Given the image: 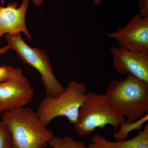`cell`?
Returning a JSON list of instances; mask_svg holds the SVG:
<instances>
[{"label": "cell", "mask_w": 148, "mask_h": 148, "mask_svg": "<svg viewBox=\"0 0 148 148\" xmlns=\"http://www.w3.org/2000/svg\"><path fill=\"white\" fill-rule=\"evenodd\" d=\"M2 121L8 128L15 148H43L54 136L29 107L3 113Z\"/></svg>", "instance_id": "cell-1"}, {"label": "cell", "mask_w": 148, "mask_h": 148, "mask_svg": "<svg viewBox=\"0 0 148 148\" xmlns=\"http://www.w3.org/2000/svg\"><path fill=\"white\" fill-rule=\"evenodd\" d=\"M114 108L127 122L140 119L148 112V84L131 75L109 83L105 94Z\"/></svg>", "instance_id": "cell-2"}, {"label": "cell", "mask_w": 148, "mask_h": 148, "mask_svg": "<svg viewBox=\"0 0 148 148\" xmlns=\"http://www.w3.org/2000/svg\"><path fill=\"white\" fill-rule=\"evenodd\" d=\"M125 120V116L111 105L105 94L88 92L74 125L77 134L84 137L92 134L96 128L107 125L114 127L115 132Z\"/></svg>", "instance_id": "cell-3"}, {"label": "cell", "mask_w": 148, "mask_h": 148, "mask_svg": "<svg viewBox=\"0 0 148 148\" xmlns=\"http://www.w3.org/2000/svg\"><path fill=\"white\" fill-rule=\"evenodd\" d=\"M84 83L69 82L64 92L56 98L46 96L40 103L36 113L41 122L47 127L57 117L64 116L73 124L76 122L81 106L87 97Z\"/></svg>", "instance_id": "cell-4"}, {"label": "cell", "mask_w": 148, "mask_h": 148, "mask_svg": "<svg viewBox=\"0 0 148 148\" xmlns=\"http://www.w3.org/2000/svg\"><path fill=\"white\" fill-rule=\"evenodd\" d=\"M7 45L14 51L18 58L36 70L47 97L56 98L65 90L56 77L52 65L45 51L29 46L22 39L20 34H7L5 37Z\"/></svg>", "instance_id": "cell-5"}, {"label": "cell", "mask_w": 148, "mask_h": 148, "mask_svg": "<svg viewBox=\"0 0 148 148\" xmlns=\"http://www.w3.org/2000/svg\"><path fill=\"white\" fill-rule=\"evenodd\" d=\"M107 36L115 40L120 47L148 53V16L134 14L125 26Z\"/></svg>", "instance_id": "cell-6"}, {"label": "cell", "mask_w": 148, "mask_h": 148, "mask_svg": "<svg viewBox=\"0 0 148 148\" xmlns=\"http://www.w3.org/2000/svg\"><path fill=\"white\" fill-rule=\"evenodd\" d=\"M34 96V88L21 69L13 78L0 82V113L25 107Z\"/></svg>", "instance_id": "cell-7"}, {"label": "cell", "mask_w": 148, "mask_h": 148, "mask_svg": "<svg viewBox=\"0 0 148 148\" xmlns=\"http://www.w3.org/2000/svg\"><path fill=\"white\" fill-rule=\"evenodd\" d=\"M113 67L119 73L130 75L148 84V53L112 47Z\"/></svg>", "instance_id": "cell-8"}, {"label": "cell", "mask_w": 148, "mask_h": 148, "mask_svg": "<svg viewBox=\"0 0 148 148\" xmlns=\"http://www.w3.org/2000/svg\"><path fill=\"white\" fill-rule=\"evenodd\" d=\"M29 0H23L18 6L16 2L9 3L5 7L0 5V39L3 35L24 33L32 40L26 24V15Z\"/></svg>", "instance_id": "cell-9"}, {"label": "cell", "mask_w": 148, "mask_h": 148, "mask_svg": "<svg viewBox=\"0 0 148 148\" xmlns=\"http://www.w3.org/2000/svg\"><path fill=\"white\" fill-rule=\"evenodd\" d=\"M87 148H148V124L143 131L128 140L112 142L105 136L95 133L90 140Z\"/></svg>", "instance_id": "cell-10"}, {"label": "cell", "mask_w": 148, "mask_h": 148, "mask_svg": "<svg viewBox=\"0 0 148 148\" xmlns=\"http://www.w3.org/2000/svg\"><path fill=\"white\" fill-rule=\"evenodd\" d=\"M148 120L147 114L140 119L135 121L124 122L119 125V128L114 132L113 137L116 141L125 140L129 136L130 133L133 130H141L143 125Z\"/></svg>", "instance_id": "cell-11"}, {"label": "cell", "mask_w": 148, "mask_h": 148, "mask_svg": "<svg viewBox=\"0 0 148 148\" xmlns=\"http://www.w3.org/2000/svg\"><path fill=\"white\" fill-rule=\"evenodd\" d=\"M48 145L52 148H87L84 142L76 141L69 135L62 137L53 136Z\"/></svg>", "instance_id": "cell-12"}, {"label": "cell", "mask_w": 148, "mask_h": 148, "mask_svg": "<svg viewBox=\"0 0 148 148\" xmlns=\"http://www.w3.org/2000/svg\"><path fill=\"white\" fill-rule=\"evenodd\" d=\"M21 69L19 67L15 68L11 66H0V82L13 78Z\"/></svg>", "instance_id": "cell-13"}, {"label": "cell", "mask_w": 148, "mask_h": 148, "mask_svg": "<svg viewBox=\"0 0 148 148\" xmlns=\"http://www.w3.org/2000/svg\"><path fill=\"white\" fill-rule=\"evenodd\" d=\"M0 148H15L10 132L4 124L0 128Z\"/></svg>", "instance_id": "cell-14"}, {"label": "cell", "mask_w": 148, "mask_h": 148, "mask_svg": "<svg viewBox=\"0 0 148 148\" xmlns=\"http://www.w3.org/2000/svg\"><path fill=\"white\" fill-rule=\"evenodd\" d=\"M139 8L138 14L143 17L148 16V0H139L138 2Z\"/></svg>", "instance_id": "cell-15"}, {"label": "cell", "mask_w": 148, "mask_h": 148, "mask_svg": "<svg viewBox=\"0 0 148 148\" xmlns=\"http://www.w3.org/2000/svg\"><path fill=\"white\" fill-rule=\"evenodd\" d=\"M10 50V47L8 45L0 48V55L5 54L8 52V51Z\"/></svg>", "instance_id": "cell-16"}, {"label": "cell", "mask_w": 148, "mask_h": 148, "mask_svg": "<svg viewBox=\"0 0 148 148\" xmlns=\"http://www.w3.org/2000/svg\"><path fill=\"white\" fill-rule=\"evenodd\" d=\"M32 2L34 3L36 5L41 6L43 3V0H31Z\"/></svg>", "instance_id": "cell-17"}, {"label": "cell", "mask_w": 148, "mask_h": 148, "mask_svg": "<svg viewBox=\"0 0 148 148\" xmlns=\"http://www.w3.org/2000/svg\"><path fill=\"white\" fill-rule=\"evenodd\" d=\"M92 1L95 5H98L101 3L103 0H92Z\"/></svg>", "instance_id": "cell-18"}, {"label": "cell", "mask_w": 148, "mask_h": 148, "mask_svg": "<svg viewBox=\"0 0 148 148\" xmlns=\"http://www.w3.org/2000/svg\"><path fill=\"white\" fill-rule=\"evenodd\" d=\"M3 123L2 121H0V128L3 126Z\"/></svg>", "instance_id": "cell-19"}]
</instances>
